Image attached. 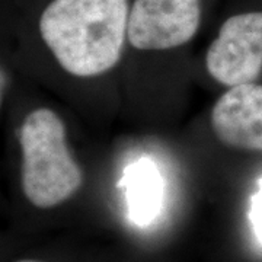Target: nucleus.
Returning a JSON list of instances; mask_svg holds the SVG:
<instances>
[{
	"mask_svg": "<svg viewBox=\"0 0 262 262\" xmlns=\"http://www.w3.org/2000/svg\"><path fill=\"white\" fill-rule=\"evenodd\" d=\"M128 16L127 0H53L39 32L66 72L92 77L120 61Z\"/></svg>",
	"mask_w": 262,
	"mask_h": 262,
	"instance_id": "nucleus-1",
	"label": "nucleus"
},
{
	"mask_svg": "<svg viewBox=\"0 0 262 262\" xmlns=\"http://www.w3.org/2000/svg\"><path fill=\"white\" fill-rule=\"evenodd\" d=\"M22 189L32 206L56 207L75 195L83 184L80 166L66 143L64 122L48 108L25 117L19 128Z\"/></svg>",
	"mask_w": 262,
	"mask_h": 262,
	"instance_id": "nucleus-2",
	"label": "nucleus"
},
{
	"mask_svg": "<svg viewBox=\"0 0 262 262\" xmlns=\"http://www.w3.org/2000/svg\"><path fill=\"white\" fill-rule=\"evenodd\" d=\"M206 66L219 83L230 88L253 83L262 70V12L225 20L207 50Z\"/></svg>",
	"mask_w": 262,
	"mask_h": 262,
	"instance_id": "nucleus-3",
	"label": "nucleus"
},
{
	"mask_svg": "<svg viewBox=\"0 0 262 262\" xmlns=\"http://www.w3.org/2000/svg\"><path fill=\"white\" fill-rule=\"evenodd\" d=\"M200 20V0H134L127 38L139 50H169L192 39Z\"/></svg>",
	"mask_w": 262,
	"mask_h": 262,
	"instance_id": "nucleus-4",
	"label": "nucleus"
},
{
	"mask_svg": "<svg viewBox=\"0 0 262 262\" xmlns=\"http://www.w3.org/2000/svg\"><path fill=\"white\" fill-rule=\"evenodd\" d=\"M215 137L226 146L262 151V84L230 88L211 113Z\"/></svg>",
	"mask_w": 262,
	"mask_h": 262,
	"instance_id": "nucleus-5",
	"label": "nucleus"
},
{
	"mask_svg": "<svg viewBox=\"0 0 262 262\" xmlns=\"http://www.w3.org/2000/svg\"><path fill=\"white\" fill-rule=\"evenodd\" d=\"M127 191L130 219L139 226L150 225L158 215L163 196V181L155 163L140 159L127 166L121 184Z\"/></svg>",
	"mask_w": 262,
	"mask_h": 262,
	"instance_id": "nucleus-6",
	"label": "nucleus"
},
{
	"mask_svg": "<svg viewBox=\"0 0 262 262\" xmlns=\"http://www.w3.org/2000/svg\"><path fill=\"white\" fill-rule=\"evenodd\" d=\"M249 219L253 227V233L262 245V178L258 181V191L251 196Z\"/></svg>",
	"mask_w": 262,
	"mask_h": 262,
	"instance_id": "nucleus-7",
	"label": "nucleus"
},
{
	"mask_svg": "<svg viewBox=\"0 0 262 262\" xmlns=\"http://www.w3.org/2000/svg\"><path fill=\"white\" fill-rule=\"evenodd\" d=\"M16 262H41V261H35V259H20V261Z\"/></svg>",
	"mask_w": 262,
	"mask_h": 262,
	"instance_id": "nucleus-8",
	"label": "nucleus"
}]
</instances>
